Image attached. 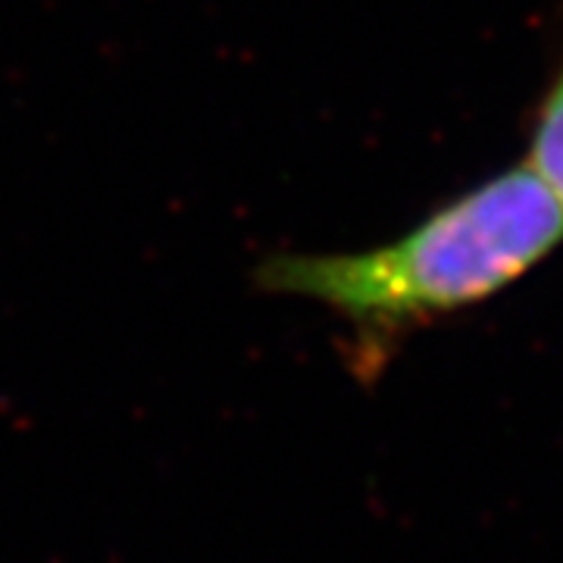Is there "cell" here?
<instances>
[{
    "mask_svg": "<svg viewBox=\"0 0 563 563\" xmlns=\"http://www.w3.org/2000/svg\"><path fill=\"white\" fill-rule=\"evenodd\" d=\"M526 163L539 173V179L551 188V195L563 207V63L551 91L544 95L536 135H532V151Z\"/></svg>",
    "mask_w": 563,
    "mask_h": 563,
    "instance_id": "7a4b0ae2",
    "label": "cell"
},
{
    "mask_svg": "<svg viewBox=\"0 0 563 563\" xmlns=\"http://www.w3.org/2000/svg\"><path fill=\"white\" fill-rule=\"evenodd\" d=\"M563 242V207L523 163L361 254H273L254 279L339 313L363 344L488 301Z\"/></svg>",
    "mask_w": 563,
    "mask_h": 563,
    "instance_id": "6da1fadb",
    "label": "cell"
}]
</instances>
